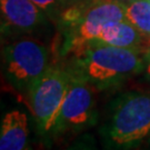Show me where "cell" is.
<instances>
[{
	"label": "cell",
	"instance_id": "6da1fadb",
	"mask_svg": "<svg viewBox=\"0 0 150 150\" xmlns=\"http://www.w3.org/2000/svg\"><path fill=\"white\" fill-rule=\"evenodd\" d=\"M141 51L91 40L74 51L71 69L98 89H107L145 70Z\"/></svg>",
	"mask_w": 150,
	"mask_h": 150
},
{
	"label": "cell",
	"instance_id": "7a4b0ae2",
	"mask_svg": "<svg viewBox=\"0 0 150 150\" xmlns=\"http://www.w3.org/2000/svg\"><path fill=\"white\" fill-rule=\"evenodd\" d=\"M108 150H130L150 134V95L129 91L111 103L108 120L100 130Z\"/></svg>",
	"mask_w": 150,
	"mask_h": 150
},
{
	"label": "cell",
	"instance_id": "3957f363",
	"mask_svg": "<svg viewBox=\"0 0 150 150\" xmlns=\"http://www.w3.org/2000/svg\"><path fill=\"white\" fill-rule=\"evenodd\" d=\"M69 85V72L57 64H50L28 90L29 102L39 130L51 132L59 116Z\"/></svg>",
	"mask_w": 150,
	"mask_h": 150
},
{
	"label": "cell",
	"instance_id": "277c9868",
	"mask_svg": "<svg viewBox=\"0 0 150 150\" xmlns=\"http://www.w3.org/2000/svg\"><path fill=\"white\" fill-rule=\"evenodd\" d=\"M69 85L59 116L51 132H78L93 126L97 121L93 86L80 74L69 69Z\"/></svg>",
	"mask_w": 150,
	"mask_h": 150
},
{
	"label": "cell",
	"instance_id": "5b68a950",
	"mask_svg": "<svg viewBox=\"0 0 150 150\" xmlns=\"http://www.w3.org/2000/svg\"><path fill=\"white\" fill-rule=\"evenodd\" d=\"M4 64L7 78L21 90H29L50 66L47 48L32 39H20L8 45L4 50Z\"/></svg>",
	"mask_w": 150,
	"mask_h": 150
},
{
	"label": "cell",
	"instance_id": "8992f818",
	"mask_svg": "<svg viewBox=\"0 0 150 150\" xmlns=\"http://www.w3.org/2000/svg\"><path fill=\"white\" fill-rule=\"evenodd\" d=\"M126 19V4L119 1H95L76 26L66 29L64 52H74L85 43L98 39L103 26Z\"/></svg>",
	"mask_w": 150,
	"mask_h": 150
},
{
	"label": "cell",
	"instance_id": "52a82bcc",
	"mask_svg": "<svg viewBox=\"0 0 150 150\" xmlns=\"http://www.w3.org/2000/svg\"><path fill=\"white\" fill-rule=\"evenodd\" d=\"M2 19L7 26L30 31L46 22L45 11L31 0H0Z\"/></svg>",
	"mask_w": 150,
	"mask_h": 150
},
{
	"label": "cell",
	"instance_id": "ba28073f",
	"mask_svg": "<svg viewBox=\"0 0 150 150\" xmlns=\"http://www.w3.org/2000/svg\"><path fill=\"white\" fill-rule=\"evenodd\" d=\"M96 40L120 48L134 49L141 52L142 50L147 52L150 49V45H147L150 43V36L140 31L126 19L106 23Z\"/></svg>",
	"mask_w": 150,
	"mask_h": 150
},
{
	"label": "cell",
	"instance_id": "9c48e42d",
	"mask_svg": "<svg viewBox=\"0 0 150 150\" xmlns=\"http://www.w3.org/2000/svg\"><path fill=\"white\" fill-rule=\"evenodd\" d=\"M28 117L20 110L8 111L0 126V150H25L27 148Z\"/></svg>",
	"mask_w": 150,
	"mask_h": 150
},
{
	"label": "cell",
	"instance_id": "30bf717a",
	"mask_svg": "<svg viewBox=\"0 0 150 150\" xmlns=\"http://www.w3.org/2000/svg\"><path fill=\"white\" fill-rule=\"evenodd\" d=\"M126 20L150 36V1L134 0L126 4Z\"/></svg>",
	"mask_w": 150,
	"mask_h": 150
},
{
	"label": "cell",
	"instance_id": "8fae6325",
	"mask_svg": "<svg viewBox=\"0 0 150 150\" xmlns=\"http://www.w3.org/2000/svg\"><path fill=\"white\" fill-rule=\"evenodd\" d=\"M31 1L48 15H52L57 12L60 13L61 5L64 4V0H31Z\"/></svg>",
	"mask_w": 150,
	"mask_h": 150
},
{
	"label": "cell",
	"instance_id": "7c38bea8",
	"mask_svg": "<svg viewBox=\"0 0 150 150\" xmlns=\"http://www.w3.org/2000/svg\"><path fill=\"white\" fill-rule=\"evenodd\" d=\"M66 150H98V148L96 146L95 139L90 134H86L80 137L78 140H76Z\"/></svg>",
	"mask_w": 150,
	"mask_h": 150
},
{
	"label": "cell",
	"instance_id": "4fadbf2b",
	"mask_svg": "<svg viewBox=\"0 0 150 150\" xmlns=\"http://www.w3.org/2000/svg\"><path fill=\"white\" fill-rule=\"evenodd\" d=\"M144 59H145V72L150 80V50L144 54Z\"/></svg>",
	"mask_w": 150,
	"mask_h": 150
},
{
	"label": "cell",
	"instance_id": "5bb4252c",
	"mask_svg": "<svg viewBox=\"0 0 150 150\" xmlns=\"http://www.w3.org/2000/svg\"><path fill=\"white\" fill-rule=\"evenodd\" d=\"M95 1H119V2H123V4H129L134 0H95Z\"/></svg>",
	"mask_w": 150,
	"mask_h": 150
},
{
	"label": "cell",
	"instance_id": "9a60e30c",
	"mask_svg": "<svg viewBox=\"0 0 150 150\" xmlns=\"http://www.w3.org/2000/svg\"><path fill=\"white\" fill-rule=\"evenodd\" d=\"M25 150H31V148H29V147H27V148H26Z\"/></svg>",
	"mask_w": 150,
	"mask_h": 150
},
{
	"label": "cell",
	"instance_id": "2e32d148",
	"mask_svg": "<svg viewBox=\"0 0 150 150\" xmlns=\"http://www.w3.org/2000/svg\"><path fill=\"white\" fill-rule=\"evenodd\" d=\"M149 136H150V134H149ZM149 142H150V140H149Z\"/></svg>",
	"mask_w": 150,
	"mask_h": 150
},
{
	"label": "cell",
	"instance_id": "e0dca14e",
	"mask_svg": "<svg viewBox=\"0 0 150 150\" xmlns=\"http://www.w3.org/2000/svg\"><path fill=\"white\" fill-rule=\"evenodd\" d=\"M149 1H150V0H149Z\"/></svg>",
	"mask_w": 150,
	"mask_h": 150
},
{
	"label": "cell",
	"instance_id": "ac0fdd59",
	"mask_svg": "<svg viewBox=\"0 0 150 150\" xmlns=\"http://www.w3.org/2000/svg\"><path fill=\"white\" fill-rule=\"evenodd\" d=\"M149 50H150V49H149Z\"/></svg>",
	"mask_w": 150,
	"mask_h": 150
}]
</instances>
